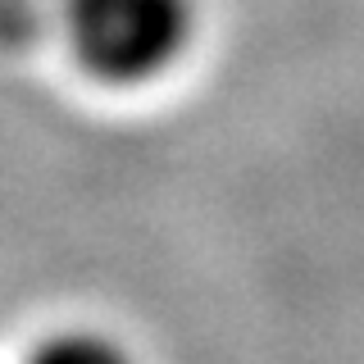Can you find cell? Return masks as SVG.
Returning <instances> with one entry per match:
<instances>
[{
	"instance_id": "1",
	"label": "cell",
	"mask_w": 364,
	"mask_h": 364,
	"mask_svg": "<svg viewBox=\"0 0 364 364\" xmlns=\"http://www.w3.org/2000/svg\"><path fill=\"white\" fill-rule=\"evenodd\" d=\"M68 32L91 73L136 82L182 55L191 37V0H73Z\"/></svg>"
},
{
	"instance_id": "2",
	"label": "cell",
	"mask_w": 364,
	"mask_h": 364,
	"mask_svg": "<svg viewBox=\"0 0 364 364\" xmlns=\"http://www.w3.org/2000/svg\"><path fill=\"white\" fill-rule=\"evenodd\" d=\"M28 364H132V360L123 355L119 341L100 333H60V337H46Z\"/></svg>"
}]
</instances>
